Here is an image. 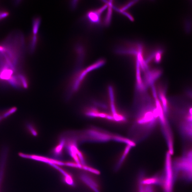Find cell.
I'll return each instance as SVG.
<instances>
[{"instance_id":"6da1fadb","label":"cell","mask_w":192,"mask_h":192,"mask_svg":"<svg viewBox=\"0 0 192 192\" xmlns=\"http://www.w3.org/2000/svg\"><path fill=\"white\" fill-rule=\"evenodd\" d=\"M91 173L82 172L80 173L79 177L83 183L94 192H100V185Z\"/></svg>"},{"instance_id":"7a4b0ae2","label":"cell","mask_w":192,"mask_h":192,"mask_svg":"<svg viewBox=\"0 0 192 192\" xmlns=\"http://www.w3.org/2000/svg\"><path fill=\"white\" fill-rule=\"evenodd\" d=\"M179 128L183 138L192 142V122L183 120L180 123Z\"/></svg>"},{"instance_id":"3957f363","label":"cell","mask_w":192,"mask_h":192,"mask_svg":"<svg viewBox=\"0 0 192 192\" xmlns=\"http://www.w3.org/2000/svg\"><path fill=\"white\" fill-rule=\"evenodd\" d=\"M107 7L108 5H106L100 9L88 11L86 14V18L90 23L95 25L99 24L101 21V15Z\"/></svg>"},{"instance_id":"277c9868","label":"cell","mask_w":192,"mask_h":192,"mask_svg":"<svg viewBox=\"0 0 192 192\" xmlns=\"http://www.w3.org/2000/svg\"><path fill=\"white\" fill-rule=\"evenodd\" d=\"M163 181V172L153 175V176L143 178L142 183L144 185H158L161 187Z\"/></svg>"},{"instance_id":"5b68a950","label":"cell","mask_w":192,"mask_h":192,"mask_svg":"<svg viewBox=\"0 0 192 192\" xmlns=\"http://www.w3.org/2000/svg\"><path fill=\"white\" fill-rule=\"evenodd\" d=\"M65 140L63 138L61 139L58 145L54 147L51 151V155L54 159L56 160L61 159L63 154V149L65 147Z\"/></svg>"},{"instance_id":"8992f818","label":"cell","mask_w":192,"mask_h":192,"mask_svg":"<svg viewBox=\"0 0 192 192\" xmlns=\"http://www.w3.org/2000/svg\"><path fill=\"white\" fill-rule=\"evenodd\" d=\"M132 147L130 145H127V146L126 147V148H125L122 155H121V157L120 158V159L119 160L118 163H117L116 165L115 166L114 169L115 171H118L120 169Z\"/></svg>"},{"instance_id":"52a82bcc","label":"cell","mask_w":192,"mask_h":192,"mask_svg":"<svg viewBox=\"0 0 192 192\" xmlns=\"http://www.w3.org/2000/svg\"><path fill=\"white\" fill-rule=\"evenodd\" d=\"M40 18H36L33 20V30L34 35H36L37 34L40 24Z\"/></svg>"},{"instance_id":"ba28073f","label":"cell","mask_w":192,"mask_h":192,"mask_svg":"<svg viewBox=\"0 0 192 192\" xmlns=\"http://www.w3.org/2000/svg\"><path fill=\"white\" fill-rule=\"evenodd\" d=\"M183 120L192 122V107H190L184 117Z\"/></svg>"},{"instance_id":"9c48e42d","label":"cell","mask_w":192,"mask_h":192,"mask_svg":"<svg viewBox=\"0 0 192 192\" xmlns=\"http://www.w3.org/2000/svg\"><path fill=\"white\" fill-rule=\"evenodd\" d=\"M82 169L86 171H88L89 173L93 174L99 175L100 174V172L97 170L91 167H90L87 165L82 166Z\"/></svg>"},{"instance_id":"30bf717a","label":"cell","mask_w":192,"mask_h":192,"mask_svg":"<svg viewBox=\"0 0 192 192\" xmlns=\"http://www.w3.org/2000/svg\"><path fill=\"white\" fill-rule=\"evenodd\" d=\"M17 110V108H13L9 109L8 110L5 111L3 114V117L4 119H5L11 116V114H14Z\"/></svg>"},{"instance_id":"8fae6325","label":"cell","mask_w":192,"mask_h":192,"mask_svg":"<svg viewBox=\"0 0 192 192\" xmlns=\"http://www.w3.org/2000/svg\"><path fill=\"white\" fill-rule=\"evenodd\" d=\"M27 128L31 134L34 136H37V133L34 126L31 124L28 123L27 125Z\"/></svg>"},{"instance_id":"7c38bea8","label":"cell","mask_w":192,"mask_h":192,"mask_svg":"<svg viewBox=\"0 0 192 192\" xmlns=\"http://www.w3.org/2000/svg\"><path fill=\"white\" fill-rule=\"evenodd\" d=\"M37 42V37L36 35H34L31 40V45H30V51L33 52L35 50L36 44Z\"/></svg>"},{"instance_id":"4fadbf2b","label":"cell","mask_w":192,"mask_h":192,"mask_svg":"<svg viewBox=\"0 0 192 192\" xmlns=\"http://www.w3.org/2000/svg\"><path fill=\"white\" fill-rule=\"evenodd\" d=\"M5 166L3 165H0V185L2 180Z\"/></svg>"},{"instance_id":"5bb4252c","label":"cell","mask_w":192,"mask_h":192,"mask_svg":"<svg viewBox=\"0 0 192 192\" xmlns=\"http://www.w3.org/2000/svg\"><path fill=\"white\" fill-rule=\"evenodd\" d=\"M145 192H154L152 186L145 185Z\"/></svg>"},{"instance_id":"9a60e30c","label":"cell","mask_w":192,"mask_h":192,"mask_svg":"<svg viewBox=\"0 0 192 192\" xmlns=\"http://www.w3.org/2000/svg\"><path fill=\"white\" fill-rule=\"evenodd\" d=\"M4 119L3 117V114L0 115V122H1L2 120Z\"/></svg>"}]
</instances>
